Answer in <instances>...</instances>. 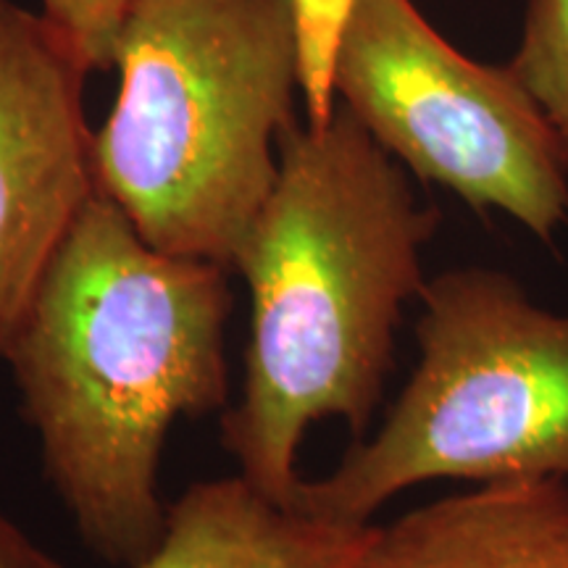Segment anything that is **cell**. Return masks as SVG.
Instances as JSON below:
<instances>
[{
    "label": "cell",
    "instance_id": "6da1fadb",
    "mask_svg": "<svg viewBox=\"0 0 568 568\" xmlns=\"http://www.w3.org/2000/svg\"><path fill=\"white\" fill-rule=\"evenodd\" d=\"M230 268L148 243L98 190L0 361L42 471L92 556L130 568L166 529L159 474L180 418L226 406Z\"/></svg>",
    "mask_w": 568,
    "mask_h": 568
},
{
    "label": "cell",
    "instance_id": "30bf717a",
    "mask_svg": "<svg viewBox=\"0 0 568 568\" xmlns=\"http://www.w3.org/2000/svg\"><path fill=\"white\" fill-rule=\"evenodd\" d=\"M355 0H290L297 42V80L308 124L329 122L337 109V55Z\"/></svg>",
    "mask_w": 568,
    "mask_h": 568
},
{
    "label": "cell",
    "instance_id": "8992f818",
    "mask_svg": "<svg viewBox=\"0 0 568 568\" xmlns=\"http://www.w3.org/2000/svg\"><path fill=\"white\" fill-rule=\"evenodd\" d=\"M74 38L0 0V353L84 205L98 195L90 74Z\"/></svg>",
    "mask_w": 568,
    "mask_h": 568
},
{
    "label": "cell",
    "instance_id": "7c38bea8",
    "mask_svg": "<svg viewBox=\"0 0 568 568\" xmlns=\"http://www.w3.org/2000/svg\"><path fill=\"white\" fill-rule=\"evenodd\" d=\"M0 568H67L11 518L0 516Z\"/></svg>",
    "mask_w": 568,
    "mask_h": 568
},
{
    "label": "cell",
    "instance_id": "3957f363",
    "mask_svg": "<svg viewBox=\"0 0 568 568\" xmlns=\"http://www.w3.org/2000/svg\"><path fill=\"white\" fill-rule=\"evenodd\" d=\"M98 190L159 251L232 272L295 126L290 0H132Z\"/></svg>",
    "mask_w": 568,
    "mask_h": 568
},
{
    "label": "cell",
    "instance_id": "52a82bcc",
    "mask_svg": "<svg viewBox=\"0 0 568 568\" xmlns=\"http://www.w3.org/2000/svg\"><path fill=\"white\" fill-rule=\"evenodd\" d=\"M361 568H568L566 479L495 481L372 527Z\"/></svg>",
    "mask_w": 568,
    "mask_h": 568
},
{
    "label": "cell",
    "instance_id": "8fae6325",
    "mask_svg": "<svg viewBox=\"0 0 568 568\" xmlns=\"http://www.w3.org/2000/svg\"><path fill=\"white\" fill-rule=\"evenodd\" d=\"M132 0H42V13L74 38L90 69H111Z\"/></svg>",
    "mask_w": 568,
    "mask_h": 568
},
{
    "label": "cell",
    "instance_id": "ba28073f",
    "mask_svg": "<svg viewBox=\"0 0 568 568\" xmlns=\"http://www.w3.org/2000/svg\"><path fill=\"white\" fill-rule=\"evenodd\" d=\"M372 524L353 527L276 503L237 477L197 481L159 545L130 568H361Z\"/></svg>",
    "mask_w": 568,
    "mask_h": 568
},
{
    "label": "cell",
    "instance_id": "9c48e42d",
    "mask_svg": "<svg viewBox=\"0 0 568 568\" xmlns=\"http://www.w3.org/2000/svg\"><path fill=\"white\" fill-rule=\"evenodd\" d=\"M508 67L568 153V0H527L521 40Z\"/></svg>",
    "mask_w": 568,
    "mask_h": 568
},
{
    "label": "cell",
    "instance_id": "7a4b0ae2",
    "mask_svg": "<svg viewBox=\"0 0 568 568\" xmlns=\"http://www.w3.org/2000/svg\"><path fill=\"white\" fill-rule=\"evenodd\" d=\"M435 230L406 166L343 103L329 122L284 134L272 195L234 255L251 343L243 395L224 416V447L272 500L293 506L297 447L316 422L343 418L364 437Z\"/></svg>",
    "mask_w": 568,
    "mask_h": 568
},
{
    "label": "cell",
    "instance_id": "5b68a950",
    "mask_svg": "<svg viewBox=\"0 0 568 568\" xmlns=\"http://www.w3.org/2000/svg\"><path fill=\"white\" fill-rule=\"evenodd\" d=\"M337 103L418 180L550 243L568 224V153L514 69L468 59L414 0H355Z\"/></svg>",
    "mask_w": 568,
    "mask_h": 568
},
{
    "label": "cell",
    "instance_id": "277c9868",
    "mask_svg": "<svg viewBox=\"0 0 568 568\" xmlns=\"http://www.w3.org/2000/svg\"><path fill=\"white\" fill-rule=\"evenodd\" d=\"M418 301L422 355L385 424L293 506L366 527L422 481L568 477V314L487 266L426 280Z\"/></svg>",
    "mask_w": 568,
    "mask_h": 568
}]
</instances>
